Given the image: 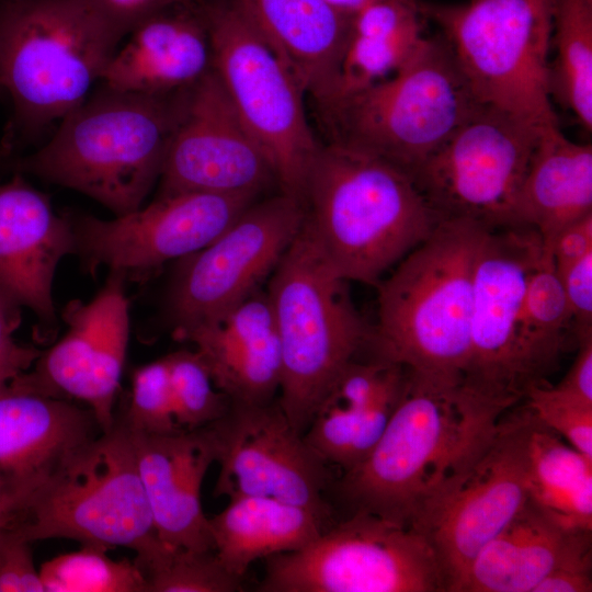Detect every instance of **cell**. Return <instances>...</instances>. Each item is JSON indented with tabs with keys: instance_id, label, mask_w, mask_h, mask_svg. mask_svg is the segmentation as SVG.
<instances>
[{
	"instance_id": "cell-1",
	"label": "cell",
	"mask_w": 592,
	"mask_h": 592,
	"mask_svg": "<svg viewBox=\"0 0 592 592\" xmlns=\"http://www.w3.org/2000/svg\"><path fill=\"white\" fill-rule=\"evenodd\" d=\"M506 410L408 369L382 437L330 489L348 514L367 512L415 527L481 452Z\"/></svg>"
},
{
	"instance_id": "cell-2",
	"label": "cell",
	"mask_w": 592,
	"mask_h": 592,
	"mask_svg": "<svg viewBox=\"0 0 592 592\" xmlns=\"http://www.w3.org/2000/svg\"><path fill=\"white\" fill-rule=\"evenodd\" d=\"M191 89L149 95L100 83L45 145L1 159L0 178L33 175L80 192L115 216L134 212L160 179Z\"/></svg>"
},
{
	"instance_id": "cell-3",
	"label": "cell",
	"mask_w": 592,
	"mask_h": 592,
	"mask_svg": "<svg viewBox=\"0 0 592 592\" xmlns=\"http://www.w3.org/2000/svg\"><path fill=\"white\" fill-rule=\"evenodd\" d=\"M301 203L332 271L373 286L441 221L409 173L334 141L320 144Z\"/></svg>"
},
{
	"instance_id": "cell-4",
	"label": "cell",
	"mask_w": 592,
	"mask_h": 592,
	"mask_svg": "<svg viewBox=\"0 0 592 592\" xmlns=\"http://www.w3.org/2000/svg\"><path fill=\"white\" fill-rule=\"evenodd\" d=\"M489 229L474 219H443L378 282V321L366 344L374 360L460 384L468 358L476 264Z\"/></svg>"
},
{
	"instance_id": "cell-5",
	"label": "cell",
	"mask_w": 592,
	"mask_h": 592,
	"mask_svg": "<svg viewBox=\"0 0 592 592\" xmlns=\"http://www.w3.org/2000/svg\"><path fill=\"white\" fill-rule=\"evenodd\" d=\"M123 38L88 0H0V87L13 106L0 160L83 102Z\"/></svg>"
},
{
	"instance_id": "cell-6",
	"label": "cell",
	"mask_w": 592,
	"mask_h": 592,
	"mask_svg": "<svg viewBox=\"0 0 592 592\" xmlns=\"http://www.w3.org/2000/svg\"><path fill=\"white\" fill-rule=\"evenodd\" d=\"M266 294L282 354L278 405L303 435L371 330L305 221L273 270Z\"/></svg>"
},
{
	"instance_id": "cell-7",
	"label": "cell",
	"mask_w": 592,
	"mask_h": 592,
	"mask_svg": "<svg viewBox=\"0 0 592 592\" xmlns=\"http://www.w3.org/2000/svg\"><path fill=\"white\" fill-rule=\"evenodd\" d=\"M480 105L440 34L424 36L389 78L317 113L328 141L369 152L412 175Z\"/></svg>"
},
{
	"instance_id": "cell-8",
	"label": "cell",
	"mask_w": 592,
	"mask_h": 592,
	"mask_svg": "<svg viewBox=\"0 0 592 592\" xmlns=\"http://www.w3.org/2000/svg\"><path fill=\"white\" fill-rule=\"evenodd\" d=\"M29 543L70 538L136 554L158 537L138 474L132 433L113 425L78 449L27 500L10 527Z\"/></svg>"
},
{
	"instance_id": "cell-9",
	"label": "cell",
	"mask_w": 592,
	"mask_h": 592,
	"mask_svg": "<svg viewBox=\"0 0 592 592\" xmlns=\"http://www.w3.org/2000/svg\"><path fill=\"white\" fill-rule=\"evenodd\" d=\"M418 7L440 26L480 104L538 127L559 125L548 86L555 0Z\"/></svg>"
},
{
	"instance_id": "cell-10",
	"label": "cell",
	"mask_w": 592,
	"mask_h": 592,
	"mask_svg": "<svg viewBox=\"0 0 592 592\" xmlns=\"http://www.w3.org/2000/svg\"><path fill=\"white\" fill-rule=\"evenodd\" d=\"M202 5L214 72L267 156L280 192L301 203L320 146L306 116L301 83L234 0H203Z\"/></svg>"
},
{
	"instance_id": "cell-11",
	"label": "cell",
	"mask_w": 592,
	"mask_h": 592,
	"mask_svg": "<svg viewBox=\"0 0 592 592\" xmlns=\"http://www.w3.org/2000/svg\"><path fill=\"white\" fill-rule=\"evenodd\" d=\"M262 592H446L423 534L350 513L307 546L266 557Z\"/></svg>"
},
{
	"instance_id": "cell-12",
	"label": "cell",
	"mask_w": 592,
	"mask_h": 592,
	"mask_svg": "<svg viewBox=\"0 0 592 592\" xmlns=\"http://www.w3.org/2000/svg\"><path fill=\"white\" fill-rule=\"evenodd\" d=\"M509 410L414 527L430 543L447 592H457L475 556L530 499L526 440L532 412L526 405Z\"/></svg>"
},
{
	"instance_id": "cell-13",
	"label": "cell",
	"mask_w": 592,
	"mask_h": 592,
	"mask_svg": "<svg viewBox=\"0 0 592 592\" xmlns=\"http://www.w3.org/2000/svg\"><path fill=\"white\" fill-rule=\"evenodd\" d=\"M540 128L481 104L411 177L441 220L508 226Z\"/></svg>"
},
{
	"instance_id": "cell-14",
	"label": "cell",
	"mask_w": 592,
	"mask_h": 592,
	"mask_svg": "<svg viewBox=\"0 0 592 592\" xmlns=\"http://www.w3.org/2000/svg\"><path fill=\"white\" fill-rule=\"evenodd\" d=\"M304 218L303 204L280 192L252 203L212 242L180 259L168 295L174 337L219 320L257 292Z\"/></svg>"
},
{
	"instance_id": "cell-15",
	"label": "cell",
	"mask_w": 592,
	"mask_h": 592,
	"mask_svg": "<svg viewBox=\"0 0 592 592\" xmlns=\"http://www.w3.org/2000/svg\"><path fill=\"white\" fill-rule=\"evenodd\" d=\"M527 226L490 228L475 271L468 358L460 388L511 409L531 388L521 354L520 315L527 281L543 253Z\"/></svg>"
},
{
	"instance_id": "cell-16",
	"label": "cell",
	"mask_w": 592,
	"mask_h": 592,
	"mask_svg": "<svg viewBox=\"0 0 592 592\" xmlns=\"http://www.w3.org/2000/svg\"><path fill=\"white\" fill-rule=\"evenodd\" d=\"M255 201L247 194L180 193L110 220L70 215L75 254L91 274L104 265L126 278L145 276L207 246Z\"/></svg>"
},
{
	"instance_id": "cell-17",
	"label": "cell",
	"mask_w": 592,
	"mask_h": 592,
	"mask_svg": "<svg viewBox=\"0 0 592 592\" xmlns=\"http://www.w3.org/2000/svg\"><path fill=\"white\" fill-rule=\"evenodd\" d=\"M209 428L219 464L215 497H269L334 523L323 497L333 482L328 464L292 426L278 403L230 402Z\"/></svg>"
},
{
	"instance_id": "cell-18",
	"label": "cell",
	"mask_w": 592,
	"mask_h": 592,
	"mask_svg": "<svg viewBox=\"0 0 592 592\" xmlns=\"http://www.w3.org/2000/svg\"><path fill=\"white\" fill-rule=\"evenodd\" d=\"M126 276L111 271L90 301L71 300L62 310L67 332L15 379L44 395L81 401L102 432L115 420V402L129 338Z\"/></svg>"
},
{
	"instance_id": "cell-19",
	"label": "cell",
	"mask_w": 592,
	"mask_h": 592,
	"mask_svg": "<svg viewBox=\"0 0 592 592\" xmlns=\"http://www.w3.org/2000/svg\"><path fill=\"white\" fill-rule=\"evenodd\" d=\"M159 196L213 193L259 196L274 169L212 70L190 91L170 143Z\"/></svg>"
},
{
	"instance_id": "cell-20",
	"label": "cell",
	"mask_w": 592,
	"mask_h": 592,
	"mask_svg": "<svg viewBox=\"0 0 592 592\" xmlns=\"http://www.w3.org/2000/svg\"><path fill=\"white\" fill-rule=\"evenodd\" d=\"M101 433L88 407L44 395L15 378L0 386V480L19 500L20 512L70 456Z\"/></svg>"
},
{
	"instance_id": "cell-21",
	"label": "cell",
	"mask_w": 592,
	"mask_h": 592,
	"mask_svg": "<svg viewBox=\"0 0 592 592\" xmlns=\"http://www.w3.org/2000/svg\"><path fill=\"white\" fill-rule=\"evenodd\" d=\"M75 250L70 215H57L22 174L0 183V293L31 309L48 333L56 322L55 272Z\"/></svg>"
},
{
	"instance_id": "cell-22",
	"label": "cell",
	"mask_w": 592,
	"mask_h": 592,
	"mask_svg": "<svg viewBox=\"0 0 592 592\" xmlns=\"http://www.w3.org/2000/svg\"><path fill=\"white\" fill-rule=\"evenodd\" d=\"M130 433L158 537L174 547L214 550L201 501L204 478L216 463L209 425L168 434Z\"/></svg>"
},
{
	"instance_id": "cell-23",
	"label": "cell",
	"mask_w": 592,
	"mask_h": 592,
	"mask_svg": "<svg viewBox=\"0 0 592 592\" xmlns=\"http://www.w3.org/2000/svg\"><path fill=\"white\" fill-rule=\"evenodd\" d=\"M202 3L172 5L140 21L115 50L100 83L149 95L193 88L213 70Z\"/></svg>"
},
{
	"instance_id": "cell-24",
	"label": "cell",
	"mask_w": 592,
	"mask_h": 592,
	"mask_svg": "<svg viewBox=\"0 0 592 592\" xmlns=\"http://www.w3.org/2000/svg\"><path fill=\"white\" fill-rule=\"evenodd\" d=\"M178 340L194 344L215 386L231 403H270L280 390L281 344L266 293L254 292L219 320Z\"/></svg>"
},
{
	"instance_id": "cell-25",
	"label": "cell",
	"mask_w": 592,
	"mask_h": 592,
	"mask_svg": "<svg viewBox=\"0 0 592 592\" xmlns=\"http://www.w3.org/2000/svg\"><path fill=\"white\" fill-rule=\"evenodd\" d=\"M591 557V531L565 526L531 498L475 556L457 592H533L554 569Z\"/></svg>"
},
{
	"instance_id": "cell-26",
	"label": "cell",
	"mask_w": 592,
	"mask_h": 592,
	"mask_svg": "<svg viewBox=\"0 0 592 592\" xmlns=\"http://www.w3.org/2000/svg\"><path fill=\"white\" fill-rule=\"evenodd\" d=\"M288 66L317 111L338 95L352 16L323 0H234Z\"/></svg>"
},
{
	"instance_id": "cell-27",
	"label": "cell",
	"mask_w": 592,
	"mask_h": 592,
	"mask_svg": "<svg viewBox=\"0 0 592 592\" xmlns=\"http://www.w3.org/2000/svg\"><path fill=\"white\" fill-rule=\"evenodd\" d=\"M592 214V146L566 137L559 125L540 128L509 225L535 229L546 249L569 225Z\"/></svg>"
},
{
	"instance_id": "cell-28",
	"label": "cell",
	"mask_w": 592,
	"mask_h": 592,
	"mask_svg": "<svg viewBox=\"0 0 592 592\" xmlns=\"http://www.w3.org/2000/svg\"><path fill=\"white\" fill-rule=\"evenodd\" d=\"M208 520L217 558L241 579L257 559L296 551L333 524L306 508L259 496L229 499Z\"/></svg>"
},
{
	"instance_id": "cell-29",
	"label": "cell",
	"mask_w": 592,
	"mask_h": 592,
	"mask_svg": "<svg viewBox=\"0 0 592 592\" xmlns=\"http://www.w3.org/2000/svg\"><path fill=\"white\" fill-rule=\"evenodd\" d=\"M423 20L417 0H377L354 13L334 101L399 70L424 38Z\"/></svg>"
},
{
	"instance_id": "cell-30",
	"label": "cell",
	"mask_w": 592,
	"mask_h": 592,
	"mask_svg": "<svg viewBox=\"0 0 592 592\" xmlns=\"http://www.w3.org/2000/svg\"><path fill=\"white\" fill-rule=\"evenodd\" d=\"M526 459L530 498L565 526L592 531V458L532 413Z\"/></svg>"
},
{
	"instance_id": "cell-31",
	"label": "cell",
	"mask_w": 592,
	"mask_h": 592,
	"mask_svg": "<svg viewBox=\"0 0 592 592\" xmlns=\"http://www.w3.org/2000/svg\"><path fill=\"white\" fill-rule=\"evenodd\" d=\"M571 331L573 319L553 253L544 248L528 277L520 315L521 354L531 388L545 384Z\"/></svg>"
},
{
	"instance_id": "cell-32",
	"label": "cell",
	"mask_w": 592,
	"mask_h": 592,
	"mask_svg": "<svg viewBox=\"0 0 592 592\" xmlns=\"http://www.w3.org/2000/svg\"><path fill=\"white\" fill-rule=\"evenodd\" d=\"M549 94L592 129V0H555Z\"/></svg>"
},
{
	"instance_id": "cell-33",
	"label": "cell",
	"mask_w": 592,
	"mask_h": 592,
	"mask_svg": "<svg viewBox=\"0 0 592 592\" xmlns=\"http://www.w3.org/2000/svg\"><path fill=\"white\" fill-rule=\"evenodd\" d=\"M147 592H236L241 578L230 573L214 550L198 551L163 542L136 554Z\"/></svg>"
},
{
	"instance_id": "cell-34",
	"label": "cell",
	"mask_w": 592,
	"mask_h": 592,
	"mask_svg": "<svg viewBox=\"0 0 592 592\" xmlns=\"http://www.w3.org/2000/svg\"><path fill=\"white\" fill-rule=\"evenodd\" d=\"M106 548L82 545L79 550L59 555L41 567L45 592H147L146 582L134 563L114 560Z\"/></svg>"
},
{
	"instance_id": "cell-35",
	"label": "cell",
	"mask_w": 592,
	"mask_h": 592,
	"mask_svg": "<svg viewBox=\"0 0 592 592\" xmlns=\"http://www.w3.org/2000/svg\"><path fill=\"white\" fill-rule=\"evenodd\" d=\"M166 360L174 417L181 429H201L225 415L230 400L217 389L196 351L180 350Z\"/></svg>"
},
{
	"instance_id": "cell-36",
	"label": "cell",
	"mask_w": 592,
	"mask_h": 592,
	"mask_svg": "<svg viewBox=\"0 0 592 592\" xmlns=\"http://www.w3.org/2000/svg\"><path fill=\"white\" fill-rule=\"evenodd\" d=\"M115 414L133 433L168 434L183 430L174 417L166 356L134 371L128 401Z\"/></svg>"
},
{
	"instance_id": "cell-37",
	"label": "cell",
	"mask_w": 592,
	"mask_h": 592,
	"mask_svg": "<svg viewBox=\"0 0 592 592\" xmlns=\"http://www.w3.org/2000/svg\"><path fill=\"white\" fill-rule=\"evenodd\" d=\"M523 399L540 423L592 458V405L546 384L530 388Z\"/></svg>"
},
{
	"instance_id": "cell-38",
	"label": "cell",
	"mask_w": 592,
	"mask_h": 592,
	"mask_svg": "<svg viewBox=\"0 0 592 592\" xmlns=\"http://www.w3.org/2000/svg\"><path fill=\"white\" fill-rule=\"evenodd\" d=\"M0 592H45L31 543L11 530L0 537Z\"/></svg>"
},
{
	"instance_id": "cell-39",
	"label": "cell",
	"mask_w": 592,
	"mask_h": 592,
	"mask_svg": "<svg viewBox=\"0 0 592 592\" xmlns=\"http://www.w3.org/2000/svg\"><path fill=\"white\" fill-rule=\"evenodd\" d=\"M21 308L0 293V386L27 372L42 353L14 337L21 325Z\"/></svg>"
},
{
	"instance_id": "cell-40",
	"label": "cell",
	"mask_w": 592,
	"mask_h": 592,
	"mask_svg": "<svg viewBox=\"0 0 592 592\" xmlns=\"http://www.w3.org/2000/svg\"><path fill=\"white\" fill-rule=\"evenodd\" d=\"M577 340L592 335V251L558 274Z\"/></svg>"
},
{
	"instance_id": "cell-41",
	"label": "cell",
	"mask_w": 592,
	"mask_h": 592,
	"mask_svg": "<svg viewBox=\"0 0 592 592\" xmlns=\"http://www.w3.org/2000/svg\"><path fill=\"white\" fill-rule=\"evenodd\" d=\"M99 13L123 36L147 16L177 4L197 3L202 0H88Z\"/></svg>"
},
{
	"instance_id": "cell-42",
	"label": "cell",
	"mask_w": 592,
	"mask_h": 592,
	"mask_svg": "<svg viewBox=\"0 0 592 592\" xmlns=\"http://www.w3.org/2000/svg\"><path fill=\"white\" fill-rule=\"evenodd\" d=\"M592 251V214L569 225L555 238L551 253L557 274Z\"/></svg>"
},
{
	"instance_id": "cell-43",
	"label": "cell",
	"mask_w": 592,
	"mask_h": 592,
	"mask_svg": "<svg viewBox=\"0 0 592 592\" xmlns=\"http://www.w3.org/2000/svg\"><path fill=\"white\" fill-rule=\"evenodd\" d=\"M577 342L579 350L570 369L554 387L592 405V335L578 339Z\"/></svg>"
},
{
	"instance_id": "cell-44",
	"label": "cell",
	"mask_w": 592,
	"mask_h": 592,
	"mask_svg": "<svg viewBox=\"0 0 592 592\" xmlns=\"http://www.w3.org/2000/svg\"><path fill=\"white\" fill-rule=\"evenodd\" d=\"M591 557L560 566L549 572L533 592L592 591Z\"/></svg>"
},
{
	"instance_id": "cell-45",
	"label": "cell",
	"mask_w": 592,
	"mask_h": 592,
	"mask_svg": "<svg viewBox=\"0 0 592 592\" xmlns=\"http://www.w3.org/2000/svg\"><path fill=\"white\" fill-rule=\"evenodd\" d=\"M20 511V502L0 480V537L10 530Z\"/></svg>"
},
{
	"instance_id": "cell-46",
	"label": "cell",
	"mask_w": 592,
	"mask_h": 592,
	"mask_svg": "<svg viewBox=\"0 0 592 592\" xmlns=\"http://www.w3.org/2000/svg\"><path fill=\"white\" fill-rule=\"evenodd\" d=\"M338 12L352 16L365 5L377 0H323Z\"/></svg>"
},
{
	"instance_id": "cell-47",
	"label": "cell",
	"mask_w": 592,
	"mask_h": 592,
	"mask_svg": "<svg viewBox=\"0 0 592 592\" xmlns=\"http://www.w3.org/2000/svg\"><path fill=\"white\" fill-rule=\"evenodd\" d=\"M0 90H1V87H0Z\"/></svg>"
}]
</instances>
